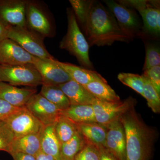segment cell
I'll list each match as a JSON object with an SVG mask.
<instances>
[{
    "label": "cell",
    "mask_w": 160,
    "mask_h": 160,
    "mask_svg": "<svg viewBox=\"0 0 160 160\" xmlns=\"http://www.w3.org/2000/svg\"><path fill=\"white\" fill-rule=\"evenodd\" d=\"M77 22L82 27L89 46H109L129 40L108 8L96 0H69Z\"/></svg>",
    "instance_id": "6da1fadb"
},
{
    "label": "cell",
    "mask_w": 160,
    "mask_h": 160,
    "mask_svg": "<svg viewBox=\"0 0 160 160\" xmlns=\"http://www.w3.org/2000/svg\"><path fill=\"white\" fill-rule=\"evenodd\" d=\"M119 119L126 135V160H149L156 138L154 129L144 123L134 106Z\"/></svg>",
    "instance_id": "7a4b0ae2"
},
{
    "label": "cell",
    "mask_w": 160,
    "mask_h": 160,
    "mask_svg": "<svg viewBox=\"0 0 160 160\" xmlns=\"http://www.w3.org/2000/svg\"><path fill=\"white\" fill-rule=\"evenodd\" d=\"M68 29L60 43V48L69 52L86 69L93 68L89 57V43L80 30L72 9H67Z\"/></svg>",
    "instance_id": "3957f363"
},
{
    "label": "cell",
    "mask_w": 160,
    "mask_h": 160,
    "mask_svg": "<svg viewBox=\"0 0 160 160\" xmlns=\"http://www.w3.org/2000/svg\"><path fill=\"white\" fill-rule=\"evenodd\" d=\"M122 5L136 9L139 12L143 23L142 38L158 39L160 35V1L123 0Z\"/></svg>",
    "instance_id": "277c9868"
},
{
    "label": "cell",
    "mask_w": 160,
    "mask_h": 160,
    "mask_svg": "<svg viewBox=\"0 0 160 160\" xmlns=\"http://www.w3.org/2000/svg\"><path fill=\"white\" fill-rule=\"evenodd\" d=\"M113 14L123 34L129 41L135 38H142V21L135 9L111 0L104 1Z\"/></svg>",
    "instance_id": "5b68a950"
},
{
    "label": "cell",
    "mask_w": 160,
    "mask_h": 160,
    "mask_svg": "<svg viewBox=\"0 0 160 160\" xmlns=\"http://www.w3.org/2000/svg\"><path fill=\"white\" fill-rule=\"evenodd\" d=\"M7 26V38L17 43L29 54L42 59H54L46 49L42 39L27 26Z\"/></svg>",
    "instance_id": "8992f818"
},
{
    "label": "cell",
    "mask_w": 160,
    "mask_h": 160,
    "mask_svg": "<svg viewBox=\"0 0 160 160\" xmlns=\"http://www.w3.org/2000/svg\"><path fill=\"white\" fill-rule=\"evenodd\" d=\"M0 82L13 86L31 88L43 84L41 75L32 64L13 66L0 65Z\"/></svg>",
    "instance_id": "52a82bcc"
},
{
    "label": "cell",
    "mask_w": 160,
    "mask_h": 160,
    "mask_svg": "<svg viewBox=\"0 0 160 160\" xmlns=\"http://www.w3.org/2000/svg\"><path fill=\"white\" fill-rule=\"evenodd\" d=\"M136 101L128 98L123 101L107 102L97 99L92 104L97 122L106 126L120 117L135 106Z\"/></svg>",
    "instance_id": "ba28073f"
},
{
    "label": "cell",
    "mask_w": 160,
    "mask_h": 160,
    "mask_svg": "<svg viewBox=\"0 0 160 160\" xmlns=\"http://www.w3.org/2000/svg\"><path fill=\"white\" fill-rule=\"evenodd\" d=\"M14 138L41 132L44 126L25 108L5 120Z\"/></svg>",
    "instance_id": "9c48e42d"
},
{
    "label": "cell",
    "mask_w": 160,
    "mask_h": 160,
    "mask_svg": "<svg viewBox=\"0 0 160 160\" xmlns=\"http://www.w3.org/2000/svg\"><path fill=\"white\" fill-rule=\"evenodd\" d=\"M26 108L44 126L54 124L62 115V111L40 93H36L30 98Z\"/></svg>",
    "instance_id": "30bf717a"
},
{
    "label": "cell",
    "mask_w": 160,
    "mask_h": 160,
    "mask_svg": "<svg viewBox=\"0 0 160 160\" xmlns=\"http://www.w3.org/2000/svg\"><path fill=\"white\" fill-rule=\"evenodd\" d=\"M32 64L41 75L42 85L58 86L72 80L54 59L45 60L34 56Z\"/></svg>",
    "instance_id": "8fae6325"
},
{
    "label": "cell",
    "mask_w": 160,
    "mask_h": 160,
    "mask_svg": "<svg viewBox=\"0 0 160 160\" xmlns=\"http://www.w3.org/2000/svg\"><path fill=\"white\" fill-rule=\"evenodd\" d=\"M105 126L107 129L105 148L118 160H126V135L119 119Z\"/></svg>",
    "instance_id": "7c38bea8"
},
{
    "label": "cell",
    "mask_w": 160,
    "mask_h": 160,
    "mask_svg": "<svg viewBox=\"0 0 160 160\" xmlns=\"http://www.w3.org/2000/svg\"><path fill=\"white\" fill-rule=\"evenodd\" d=\"M33 57L13 40L7 38L0 42V65L13 66L32 64Z\"/></svg>",
    "instance_id": "4fadbf2b"
},
{
    "label": "cell",
    "mask_w": 160,
    "mask_h": 160,
    "mask_svg": "<svg viewBox=\"0 0 160 160\" xmlns=\"http://www.w3.org/2000/svg\"><path fill=\"white\" fill-rule=\"evenodd\" d=\"M27 3L23 0H0V20L6 26H26Z\"/></svg>",
    "instance_id": "5bb4252c"
},
{
    "label": "cell",
    "mask_w": 160,
    "mask_h": 160,
    "mask_svg": "<svg viewBox=\"0 0 160 160\" xmlns=\"http://www.w3.org/2000/svg\"><path fill=\"white\" fill-rule=\"evenodd\" d=\"M37 90L34 88H20L0 82V99L17 108H25Z\"/></svg>",
    "instance_id": "9a60e30c"
},
{
    "label": "cell",
    "mask_w": 160,
    "mask_h": 160,
    "mask_svg": "<svg viewBox=\"0 0 160 160\" xmlns=\"http://www.w3.org/2000/svg\"><path fill=\"white\" fill-rule=\"evenodd\" d=\"M26 26L29 29L43 37L50 35V22L41 9L32 2H27L26 7Z\"/></svg>",
    "instance_id": "2e32d148"
},
{
    "label": "cell",
    "mask_w": 160,
    "mask_h": 160,
    "mask_svg": "<svg viewBox=\"0 0 160 160\" xmlns=\"http://www.w3.org/2000/svg\"><path fill=\"white\" fill-rule=\"evenodd\" d=\"M58 86L68 98L71 105H92L97 99L84 86L73 80Z\"/></svg>",
    "instance_id": "e0dca14e"
},
{
    "label": "cell",
    "mask_w": 160,
    "mask_h": 160,
    "mask_svg": "<svg viewBox=\"0 0 160 160\" xmlns=\"http://www.w3.org/2000/svg\"><path fill=\"white\" fill-rule=\"evenodd\" d=\"M55 62L67 72L72 79L83 86L94 81L107 82L96 71L82 68L69 63L62 62L55 60Z\"/></svg>",
    "instance_id": "ac0fdd59"
},
{
    "label": "cell",
    "mask_w": 160,
    "mask_h": 160,
    "mask_svg": "<svg viewBox=\"0 0 160 160\" xmlns=\"http://www.w3.org/2000/svg\"><path fill=\"white\" fill-rule=\"evenodd\" d=\"M77 124V123H76ZM78 131L87 143L105 147L107 129L106 126L98 122L77 124Z\"/></svg>",
    "instance_id": "d6986e66"
},
{
    "label": "cell",
    "mask_w": 160,
    "mask_h": 160,
    "mask_svg": "<svg viewBox=\"0 0 160 160\" xmlns=\"http://www.w3.org/2000/svg\"><path fill=\"white\" fill-rule=\"evenodd\" d=\"M41 132L42 131L14 139L10 147L9 154L22 152L35 157L41 151Z\"/></svg>",
    "instance_id": "ffe728a7"
},
{
    "label": "cell",
    "mask_w": 160,
    "mask_h": 160,
    "mask_svg": "<svg viewBox=\"0 0 160 160\" xmlns=\"http://www.w3.org/2000/svg\"><path fill=\"white\" fill-rule=\"evenodd\" d=\"M54 124L43 127L41 134V151L52 156L57 160H62L61 154V144L55 132Z\"/></svg>",
    "instance_id": "44dd1931"
},
{
    "label": "cell",
    "mask_w": 160,
    "mask_h": 160,
    "mask_svg": "<svg viewBox=\"0 0 160 160\" xmlns=\"http://www.w3.org/2000/svg\"><path fill=\"white\" fill-rule=\"evenodd\" d=\"M62 114L77 124L96 122L92 105H71Z\"/></svg>",
    "instance_id": "7402d4cb"
},
{
    "label": "cell",
    "mask_w": 160,
    "mask_h": 160,
    "mask_svg": "<svg viewBox=\"0 0 160 160\" xmlns=\"http://www.w3.org/2000/svg\"><path fill=\"white\" fill-rule=\"evenodd\" d=\"M83 86L98 100L107 102L121 101L120 97L107 82L94 81Z\"/></svg>",
    "instance_id": "603a6c76"
},
{
    "label": "cell",
    "mask_w": 160,
    "mask_h": 160,
    "mask_svg": "<svg viewBox=\"0 0 160 160\" xmlns=\"http://www.w3.org/2000/svg\"><path fill=\"white\" fill-rule=\"evenodd\" d=\"M42 86L40 94L60 110L64 111L71 106L68 98L58 86Z\"/></svg>",
    "instance_id": "cb8c5ba5"
},
{
    "label": "cell",
    "mask_w": 160,
    "mask_h": 160,
    "mask_svg": "<svg viewBox=\"0 0 160 160\" xmlns=\"http://www.w3.org/2000/svg\"><path fill=\"white\" fill-rule=\"evenodd\" d=\"M54 126L55 132L61 145L68 142L78 131L76 123L62 114Z\"/></svg>",
    "instance_id": "d4e9b609"
},
{
    "label": "cell",
    "mask_w": 160,
    "mask_h": 160,
    "mask_svg": "<svg viewBox=\"0 0 160 160\" xmlns=\"http://www.w3.org/2000/svg\"><path fill=\"white\" fill-rule=\"evenodd\" d=\"M87 144L83 136L78 131L68 142L61 145V154L62 160H74L77 154Z\"/></svg>",
    "instance_id": "484cf974"
},
{
    "label": "cell",
    "mask_w": 160,
    "mask_h": 160,
    "mask_svg": "<svg viewBox=\"0 0 160 160\" xmlns=\"http://www.w3.org/2000/svg\"><path fill=\"white\" fill-rule=\"evenodd\" d=\"M144 80L143 97L147 100V104L154 113L160 112V96L145 76L142 75Z\"/></svg>",
    "instance_id": "4316f807"
},
{
    "label": "cell",
    "mask_w": 160,
    "mask_h": 160,
    "mask_svg": "<svg viewBox=\"0 0 160 160\" xmlns=\"http://www.w3.org/2000/svg\"><path fill=\"white\" fill-rule=\"evenodd\" d=\"M118 78L123 84L130 87L143 97L144 80L142 75L121 72L118 75Z\"/></svg>",
    "instance_id": "83f0119b"
},
{
    "label": "cell",
    "mask_w": 160,
    "mask_h": 160,
    "mask_svg": "<svg viewBox=\"0 0 160 160\" xmlns=\"http://www.w3.org/2000/svg\"><path fill=\"white\" fill-rule=\"evenodd\" d=\"M145 46L146 56L143 68L144 71L160 65V51L158 46L147 42L145 43Z\"/></svg>",
    "instance_id": "f1b7e54d"
},
{
    "label": "cell",
    "mask_w": 160,
    "mask_h": 160,
    "mask_svg": "<svg viewBox=\"0 0 160 160\" xmlns=\"http://www.w3.org/2000/svg\"><path fill=\"white\" fill-rule=\"evenodd\" d=\"M14 136L5 121L0 122V151L9 153Z\"/></svg>",
    "instance_id": "f546056e"
},
{
    "label": "cell",
    "mask_w": 160,
    "mask_h": 160,
    "mask_svg": "<svg viewBox=\"0 0 160 160\" xmlns=\"http://www.w3.org/2000/svg\"><path fill=\"white\" fill-rule=\"evenodd\" d=\"M100 152L98 146L87 143L77 154L74 160H99Z\"/></svg>",
    "instance_id": "4dcf8cb0"
},
{
    "label": "cell",
    "mask_w": 160,
    "mask_h": 160,
    "mask_svg": "<svg viewBox=\"0 0 160 160\" xmlns=\"http://www.w3.org/2000/svg\"><path fill=\"white\" fill-rule=\"evenodd\" d=\"M143 75L149 79L150 82L160 96V66H156L144 71Z\"/></svg>",
    "instance_id": "1f68e13d"
},
{
    "label": "cell",
    "mask_w": 160,
    "mask_h": 160,
    "mask_svg": "<svg viewBox=\"0 0 160 160\" xmlns=\"http://www.w3.org/2000/svg\"><path fill=\"white\" fill-rule=\"evenodd\" d=\"M24 108L15 107L0 99V122L5 121L12 115L17 113Z\"/></svg>",
    "instance_id": "d6a6232c"
},
{
    "label": "cell",
    "mask_w": 160,
    "mask_h": 160,
    "mask_svg": "<svg viewBox=\"0 0 160 160\" xmlns=\"http://www.w3.org/2000/svg\"><path fill=\"white\" fill-rule=\"evenodd\" d=\"M100 152L99 160H118L103 146L99 147Z\"/></svg>",
    "instance_id": "836d02e7"
},
{
    "label": "cell",
    "mask_w": 160,
    "mask_h": 160,
    "mask_svg": "<svg viewBox=\"0 0 160 160\" xmlns=\"http://www.w3.org/2000/svg\"><path fill=\"white\" fill-rule=\"evenodd\" d=\"M10 155L14 160H36L34 156L22 152H14Z\"/></svg>",
    "instance_id": "e575fe53"
},
{
    "label": "cell",
    "mask_w": 160,
    "mask_h": 160,
    "mask_svg": "<svg viewBox=\"0 0 160 160\" xmlns=\"http://www.w3.org/2000/svg\"><path fill=\"white\" fill-rule=\"evenodd\" d=\"M8 32V26L0 20V42L7 38Z\"/></svg>",
    "instance_id": "d590c367"
},
{
    "label": "cell",
    "mask_w": 160,
    "mask_h": 160,
    "mask_svg": "<svg viewBox=\"0 0 160 160\" xmlns=\"http://www.w3.org/2000/svg\"><path fill=\"white\" fill-rule=\"evenodd\" d=\"M36 160H57L52 156L44 153L40 151L35 156Z\"/></svg>",
    "instance_id": "8d00e7d4"
}]
</instances>
